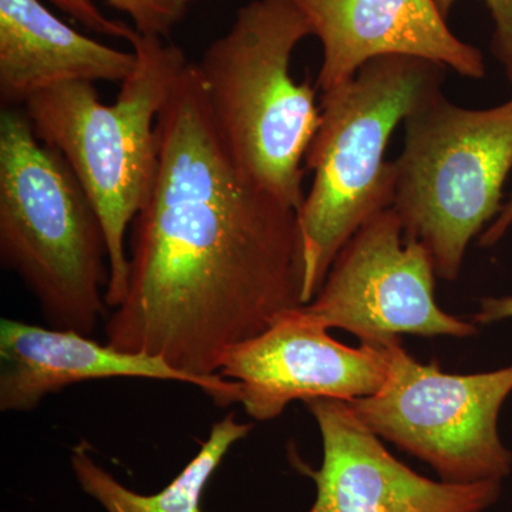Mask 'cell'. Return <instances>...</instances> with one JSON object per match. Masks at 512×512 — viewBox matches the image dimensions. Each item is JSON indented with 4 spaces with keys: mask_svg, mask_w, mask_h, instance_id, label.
<instances>
[{
    "mask_svg": "<svg viewBox=\"0 0 512 512\" xmlns=\"http://www.w3.org/2000/svg\"><path fill=\"white\" fill-rule=\"evenodd\" d=\"M403 124L392 208L404 238L429 251L437 276L456 281L471 239L504 207L503 187L512 170V99L470 110L440 93Z\"/></svg>",
    "mask_w": 512,
    "mask_h": 512,
    "instance_id": "obj_6",
    "label": "cell"
},
{
    "mask_svg": "<svg viewBox=\"0 0 512 512\" xmlns=\"http://www.w3.org/2000/svg\"><path fill=\"white\" fill-rule=\"evenodd\" d=\"M383 348L389 376L382 389L346 402L367 429L429 464L447 483H504L512 451L498 420L512 393V365L454 375L414 359L402 340Z\"/></svg>",
    "mask_w": 512,
    "mask_h": 512,
    "instance_id": "obj_7",
    "label": "cell"
},
{
    "mask_svg": "<svg viewBox=\"0 0 512 512\" xmlns=\"http://www.w3.org/2000/svg\"><path fill=\"white\" fill-rule=\"evenodd\" d=\"M490 10L494 22L493 53L505 64L512 59V0H481ZM441 15L447 18L457 0H436Z\"/></svg>",
    "mask_w": 512,
    "mask_h": 512,
    "instance_id": "obj_16",
    "label": "cell"
},
{
    "mask_svg": "<svg viewBox=\"0 0 512 512\" xmlns=\"http://www.w3.org/2000/svg\"><path fill=\"white\" fill-rule=\"evenodd\" d=\"M86 28L101 35L130 39L133 28L107 19L92 0H50ZM114 9L126 13L133 20L137 32L143 35L170 36L175 26L184 19L194 0H106Z\"/></svg>",
    "mask_w": 512,
    "mask_h": 512,
    "instance_id": "obj_15",
    "label": "cell"
},
{
    "mask_svg": "<svg viewBox=\"0 0 512 512\" xmlns=\"http://www.w3.org/2000/svg\"><path fill=\"white\" fill-rule=\"evenodd\" d=\"M254 423H239L228 413L211 427L207 440L180 474L164 490L144 495L130 490L92 457L87 441L76 444L70 456L74 477L80 488L106 512H205L202 495L229 450L249 436Z\"/></svg>",
    "mask_w": 512,
    "mask_h": 512,
    "instance_id": "obj_14",
    "label": "cell"
},
{
    "mask_svg": "<svg viewBox=\"0 0 512 512\" xmlns=\"http://www.w3.org/2000/svg\"><path fill=\"white\" fill-rule=\"evenodd\" d=\"M137 56L116 100L104 104L94 83L37 93L22 107L37 138L66 160L99 214L109 249L110 311L127 292V229L146 205L158 170V114L187 67L183 50L163 37L131 33Z\"/></svg>",
    "mask_w": 512,
    "mask_h": 512,
    "instance_id": "obj_2",
    "label": "cell"
},
{
    "mask_svg": "<svg viewBox=\"0 0 512 512\" xmlns=\"http://www.w3.org/2000/svg\"><path fill=\"white\" fill-rule=\"evenodd\" d=\"M436 275L427 248L404 238L402 221L390 207L349 239L302 311L326 329L352 333L362 345L386 346L402 335H477L476 323L437 305Z\"/></svg>",
    "mask_w": 512,
    "mask_h": 512,
    "instance_id": "obj_8",
    "label": "cell"
},
{
    "mask_svg": "<svg viewBox=\"0 0 512 512\" xmlns=\"http://www.w3.org/2000/svg\"><path fill=\"white\" fill-rule=\"evenodd\" d=\"M134 52L82 35L39 0H0V101L22 109L50 87L73 82L123 83Z\"/></svg>",
    "mask_w": 512,
    "mask_h": 512,
    "instance_id": "obj_13",
    "label": "cell"
},
{
    "mask_svg": "<svg viewBox=\"0 0 512 512\" xmlns=\"http://www.w3.org/2000/svg\"><path fill=\"white\" fill-rule=\"evenodd\" d=\"M150 379L192 384L163 357L123 352L73 330L0 320V410L33 412L49 394L101 379Z\"/></svg>",
    "mask_w": 512,
    "mask_h": 512,
    "instance_id": "obj_12",
    "label": "cell"
},
{
    "mask_svg": "<svg viewBox=\"0 0 512 512\" xmlns=\"http://www.w3.org/2000/svg\"><path fill=\"white\" fill-rule=\"evenodd\" d=\"M0 259L50 328L92 336L106 320L110 266L96 208L23 109L0 113Z\"/></svg>",
    "mask_w": 512,
    "mask_h": 512,
    "instance_id": "obj_4",
    "label": "cell"
},
{
    "mask_svg": "<svg viewBox=\"0 0 512 512\" xmlns=\"http://www.w3.org/2000/svg\"><path fill=\"white\" fill-rule=\"evenodd\" d=\"M220 376L239 384V403L254 421L281 416L296 400L350 402L372 396L389 376L383 346L350 348L301 308L232 348Z\"/></svg>",
    "mask_w": 512,
    "mask_h": 512,
    "instance_id": "obj_9",
    "label": "cell"
},
{
    "mask_svg": "<svg viewBox=\"0 0 512 512\" xmlns=\"http://www.w3.org/2000/svg\"><path fill=\"white\" fill-rule=\"evenodd\" d=\"M322 45L318 89L352 79L383 56L429 60L468 79H483L477 47L458 39L436 0H292Z\"/></svg>",
    "mask_w": 512,
    "mask_h": 512,
    "instance_id": "obj_11",
    "label": "cell"
},
{
    "mask_svg": "<svg viewBox=\"0 0 512 512\" xmlns=\"http://www.w3.org/2000/svg\"><path fill=\"white\" fill-rule=\"evenodd\" d=\"M505 319H512V296L481 298L480 311L473 316V322L476 325H491Z\"/></svg>",
    "mask_w": 512,
    "mask_h": 512,
    "instance_id": "obj_18",
    "label": "cell"
},
{
    "mask_svg": "<svg viewBox=\"0 0 512 512\" xmlns=\"http://www.w3.org/2000/svg\"><path fill=\"white\" fill-rule=\"evenodd\" d=\"M446 70L419 57H377L323 93L319 128L305 157L313 183L298 211L305 305L349 239L392 207L394 161H386L387 144L414 110L443 93Z\"/></svg>",
    "mask_w": 512,
    "mask_h": 512,
    "instance_id": "obj_3",
    "label": "cell"
},
{
    "mask_svg": "<svg viewBox=\"0 0 512 512\" xmlns=\"http://www.w3.org/2000/svg\"><path fill=\"white\" fill-rule=\"evenodd\" d=\"M323 457L318 470L292 454L311 478L316 497L308 512H487L503 494L501 481L456 484L421 476L397 460L342 400L313 399Z\"/></svg>",
    "mask_w": 512,
    "mask_h": 512,
    "instance_id": "obj_10",
    "label": "cell"
},
{
    "mask_svg": "<svg viewBox=\"0 0 512 512\" xmlns=\"http://www.w3.org/2000/svg\"><path fill=\"white\" fill-rule=\"evenodd\" d=\"M312 36L292 0H251L195 64L229 156L252 183L299 211L302 161L320 124L316 87L296 83V46Z\"/></svg>",
    "mask_w": 512,
    "mask_h": 512,
    "instance_id": "obj_5",
    "label": "cell"
},
{
    "mask_svg": "<svg viewBox=\"0 0 512 512\" xmlns=\"http://www.w3.org/2000/svg\"><path fill=\"white\" fill-rule=\"evenodd\" d=\"M158 170L131 224L127 292L106 340L163 357L218 406L239 403L224 357L301 308L298 211L252 183L229 156L188 63L158 114Z\"/></svg>",
    "mask_w": 512,
    "mask_h": 512,
    "instance_id": "obj_1",
    "label": "cell"
},
{
    "mask_svg": "<svg viewBox=\"0 0 512 512\" xmlns=\"http://www.w3.org/2000/svg\"><path fill=\"white\" fill-rule=\"evenodd\" d=\"M505 70H507L508 79L512 83V59L510 62L504 64ZM512 227V195L510 200H508L507 204L504 205L503 210H501L498 217L495 218L493 222H491L490 227L485 229L483 235H481L480 247L490 248L497 245L501 239L504 238V235L510 231Z\"/></svg>",
    "mask_w": 512,
    "mask_h": 512,
    "instance_id": "obj_17",
    "label": "cell"
}]
</instances>
